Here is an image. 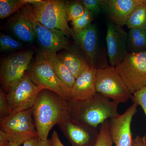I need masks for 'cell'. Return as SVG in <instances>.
I'll return each mask as SVG.
<instances>
[{"label":"cell","instance_id":"cell-5","mask_svg":"<svg viewBox=\"0 0 146 146\" xmlns=\"http://www.w3.org/2000/svg\"><path fill=\"white\" fill-rule=\"evenodd\" d=\"M34 54L33 50H23L8 55L1 60V88L6 94L10 92L25 74Z\"/></svg>","mask_w":146,"mask_h":146},{"label":"cell","instance_id":"cell-8","mask_svg":"<svg viewBox=\"0 0 146 146\" xmlns=\"http://www.w3.org/2000/svg\"><path fill=\"white\" fill-rule=\"evenodd\" d=\"M0 126L1 130L8 135L9 141L19 146L38 137L31 108L11 114L0 120Z\"/></svg>","mask_w":146,"mask_h":146},{"label":"cell","instance_id":"cell-12","mask_svg":"<svg viewBox=\"0 0 146 146\" xmlns=\"http://www.w3.org/2000/svg\"><path fill=\"white\" fill-rule=\"evenodd\" d=\"M106 41L108 59L110 66L116 67L128 52V33L110 21L106 22Z\"/></svg>","mask_w":146,"mask_h":146},{"label":"cell","instance_id":"cell-19","mask_svg":"<svg viewBox=\"0 0 146 146\" xmlns=\"http://www.w3.org/2000/svg\"><path fill=\"white\" fill-rule=\"evenodd\" d=\"M54 71L58 78L72 90L76 78L69 71L58 57L56 53L41 50Z\"/></svg>","mask_w":146,"mask_h":146},{"label":"cell","instance_id":"cell-28","mask_svg":"<svg viewBox=\"0 0 146 146\" xmlns=\"http://www.w3.org/2000/svg\"><path fill=\"white\" fill-rule=\"evenodd\" d=\"M131 99L133 103L141 106L146 117V86L134 93ZM145 136L146 139V134Z\"/></svg>","mask_w":146,"mask_h":146},{"label":"cell","instance_id":"cell-7","mask_svg":"<svg viewBox=\"0 0 146 146\" xmlns=\"http://www.w3.org/2000/svg\"><path fill=\"white\" fill-rule=\"evenodd\" d=\"M115 68L132 95L146 86V50L128 52Z\"/></svg>","mask_w":146,"mask_h":146},{"label":"cell","instance_id":"cell-4","mask_svg":"<svg viewBox=\"0 0 146 146\" xmlns=\"http://www.w3.org/2000/svg\"><path fill=\"white\" fill-rule=\"evenodd\" d=\"M37 21L47 28L63 32L74 39V33L68 25L65 8V1L35 0L31 3Z\"/></svg>","mask_w":146,"mask_h":146},{"label":"cell","instance_id":"cell-9","mask_svg":"<svg viewBox=\"0 0 146 146\" xmlns=\"http://www.w3.org/2000/svg\"><path fill=\"white\" fill-rule=\"evenodd\" d=\"M96 91L118 104L127 102L132 94L115 70L114 67L96 70Z\"/></svg>","mask_w":146,"mask_h":146},{"label":"cell","instance_id":"cell-31","mask_svg":"<svg viewBox=\"0 0 146 146\" xmlns=\"http://www.w3.org/2000/svg\"><path fill=\"white\" fill-rule=\"evenodd\" d=\"M52 146H65L60 141L57 131H54L50 139Z\"/></svg>","mask_w":146,"mask_h":146},{"label":"cell","instance_id":"cell-13","mask_svg":"<svg viewBox=\"0 0 146 146\" xmlns=\"http://www.w3.org/2000/svg\"><path fill=\"white\" fill-rule=\"evenodd\" d=\"M33 16L31 6L29 4L10 16L7 23V27L19 41L31 44L36 39Z\"/></svg>","mask_w":146,"mask_h":146},{"label":"cell","instance_id":"cell-1","mask_svg":"<svg viewBox=\"0 0 146 146\" xmlns=\"http://www.w3.org/2000/svg\"><path fill=\"white\" fill-rule=\"evenodd\" d=\"M31 109L38 137L44 141L52 128L68 116L67 101L48 89L40 91Z\"/></svg>","mask_w":146,"mask_h":146},{"label":"cell","instance_id":"cell-22","mask_svg":"<svg viewBox=\"0 0 146 146\" xmlns=\"http://www.w3.org/2000/svg\"><path fill=\"white\" fill-rule=\"evenodd\" d=\"M125 25L129 29L146 27V0L133 9L128 17Z\"/></svg>","mask_w":146,"mask_h":146},{"label":"cell","instance_id":"cell-2","mask_svg":"<svg viewBox=\"0 0 146 146\" xmlns=\"http://www.w3.org/2000/svg\"><path fill=\"white\" fill-rule=\"evenodd\" d=\"M68 114L73 119L97 128L105 121L117 117L119 104L98 93L88 99L68 101Z\"/></svg>","mask_w":146,"mask_h":146},{"label":"cell","instance_id":"cell-23","mask_svg":"<svg viewBox=\"0 0 146 146\" xmlns=\"http://www.w3.org/2000/svg\"><path fill=\"white\" fill-rule=\"evenodd\" d=\"M23 43L9 36L1 33L0 35V51L1 52H13L20 51L24 48Z\"/></svg>","mask_w":146,"mask_h":146},{"label":"cell","instance_id":"cell-26","mask_svg":"<svg viewBox=\"0 0 146 146\" xmlns=\"http://www.w3.org/2000/svg\"><path fill=\"white\" fill-rule=\"evenodd\" d=\"M99 133L95 146H112L113 143L110 132L109 120L100 125Z\"/></svg>","mask_w":146,"mask_h":146},{"label":"cell","instance_id":"cell-21","mask_svg":"<svg viewBox=\"0 0 146 146\" xmlns=\"http://www.w3.org/2000/svg\"><path fill=\"white\" fill-rule=\"evenodd\" d=\"M35 0H1L0 18L3 19L10 17L29 4Z\"/></svg>","mask_w":146,"mask_h":146},{"label":"cell","instance_id":"cell-30","mask_svg":"<svg viewBox=\"0 0 146 146\" xmlns=\"http://www.w3.org/2000/svg\"><path fill=\"white\" fill-rule=\"evenodd\" d=\"M23 146H52V144L50 139L44 141L37 137L26 141Z\"/></svg>","mask_w":146,"mask_h":146},{"label":"cell","instance_id":"cell-10","mask_svg":"<svg viewBox=\"0 0 146 146\" xmlns=\"http://www.w3.org/2000/svg\"><path fill=\"white\" fill-rule=\"evenodd\" d=\"M43 89L31 81L26 72L16 86L7 94L10 115L31 108Z\"/></svg>","mask_w":146,"mask_h":146},{"label":"cell","instance_id":"cell-33","mask_svg":"<svg viewBox=\"0 0 146 146\" xmlns=\"http://www.w3.org/2000/svg\"><path fill=\"white\" fill-rule=\"evenodd\" d=\"M0 146H20L13 141H8L0 143Z\"/></svg>","mask_w":146,"mask_h":146},{"label":"cell","instance_id":"cell-16","mask_svg":"<svg viewBox=\"0 0 146 146\" xmlns=\"http://www.w3.org/2000/svg\"><path fill=\"white\" fill-rule=\"evenodd\" d=\"M146 0H106L103 12L111 21L119 26L125 25L128 17L138 5Z\"/></svg>","mask_w":146,"mask_h":146},{"label":"cell","instance_id":"cell-3","mask_svg":"<svg viewBox=\"0 0 146 146\" xmlns=\"http://www.w3.org/2000/svg\"><path fill=\"white\" fill-rule=\"evenodd\" d=\"M27 74L37 86L54 92L67 101L72 99V90L58 78L42 50L37 53Z\"/></svg>","mask_w":146,"mask_h":146},{"label":"cell","instance_id":"cell-11","mask_svg":"<svg viewBox=\"0 0 146 146\" xmlns=\"http://www.w3.org/2000/svg\"><path fill=\"white\" fill-rule=\"evenodd\" d=\"M72 146H95L99 131L97 128L73 119L69 115L57 124Z\"/></svg>","mask_w":146,"mask_h":146},{"label":"cell","instance_id":"cell-17","mask_svg":"<svg viewBox=\"0 0 146 146\" xmlns=\"http://www.w3.org/2000/svg\"><path fill=\"white\" fill-rule=\"evenodd\" d=\"M58 54L65 67L76 79L90 68L85 56L79 47L73 44Z\"/></svg>","mask_w":146,"mask_h":146},{"label":"cell","instance_id":"cell-6","mask_svg":"<svg viewBox=\"0 0 146 146\" xmlns=\"http://www.w3.org/2000/svg\"><path fill=\"white\" fill-rule=\"evenodd\" d=\"M98 31L96 25L92 23L83 31L74 35V38L75 44L83 52L90 68L96 70L110 66Z\"/></svg>","mask_w":146,"mask_h":146},{"label":"cell","instance_id":"cell-15","mask_svg":"<svg viewBox=\"0 0 146 146\" xmlns=\"http://www.w3.org/2000/svg\"><path fill=\"white\" fill-rule=\"evenodd\" d=\"M33 21L36 39L42 50L56 53L73 44L63 32L43 25L36 20L34 14Z\"/></svg>","mask_w":146,"mask_h":146},{"label":"cell","instance_id":"cell-14","mask_svg":"<svg viewBox=\"0 0 146 146\" xmlns=\"http://www.w3.org/2000/svg\"><path fill=\"white\" fill-rule=\"evenodd\" d=\"M138 106L133 103L123 114L109 120L110 132L115 146H132L133 139L131 124Z\"/></svg>","mask_w":146,"mask_h":146},{"label":"cell","instance_id":"cell-20","mask_svg":"<svg viewBox=\"0 0 146 146\" xmlns=\"http://www.w3.org/2000/svg\"><path fill=\"white\" fill-rule=\"evenodd\" d=\"M127 33L128 52L146 50V27L131 29Z\"/></svg>","mask_w":146,"mask_h":146},{"label":"cell","instance_id":"cell-32","mask_svg":"<svg viewBox=\"0 0 146 146\" xmlns=\"http://www.w3.org/2000/svg\"><path fill=\"white\" fill-rule=\"evenodd\" d=\"M132 146H146L145 136H136L133 139Z\"/></svg>","mask_w":146,"mask_h":146},{"label":"cell","instance_id":"cell-27","mask_svg":"<svg viewBox=\"0 0 146 146\" xmlns=\"http://www.w3.org/2000/svg\"><path fill=\"white\" fill-rule=\"evenodd\" d=\"M85 9L93 14L95 18L103 11L106 0H82Z\"/></svg>","mask_w":146,"mask_h":146},{"label":"cell","instance_id":"cell-29","mask_svg":"<svg viewBox=\"0 0 146 146\" xmlns=\"http://www.w3.org/2000/svg\"><path fill=\"white\" fill-rule=\"evenodd\" d=\"M10 115L7 94L1 87L0 89V120L7 117Z\"/></svg>","mask_w":146,"mask_h":146},{"label":"cell","instance_id":"cell-18","mask_svg":"<svg viewBox=\"0 0 146 146\" xmlns=\"http://www.w3.org/2000/svg\"><path fill=\"white\" fill-rule=\"evenodd\" d=\"M96 81V70L88 68L76 79L72 89L71 100H82L94 96L97 93Z\"/></svg>","mask_w":146,"mask_h":146},{"label":"cell","instance_id":"cell-25","mask_svg":"<svg viewBox=\"0 0 146 146\" xmlns=\"http://www.w3.org/2000/svg\"><path fill=\"white\" fill-rule=\"evenodd\" d=\"M95 18L92 13L85 9V12L82 16L71 22L72 30L74 35L80 33L92 24Z\"/></svg>","mask_w":146,"mask_h":146},{"label":"cell","instance_id":"cell-24","mask_svg":"<svg viewBox=\"0 0 146 146\" xmlns=\"http://www.w3.org/2000/svg\"><path fill=\"white\" fill-rule=\"evenodd\" d=\"M65 8L68 22H72L78 19L85 12L81 1H65Z\"/></svg>","mask_w":146,"mask_h":146}]
</instances>
